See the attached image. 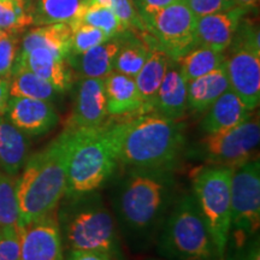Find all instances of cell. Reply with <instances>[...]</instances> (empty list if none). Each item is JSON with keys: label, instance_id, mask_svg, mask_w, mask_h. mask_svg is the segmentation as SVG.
<instances>
[{"label": "cell", "instance_id": "cell-41", "mask_svg": "<svg viewBox=\"0 0 260 260\" xmlns=\"http://www.w3.org/2000/svg\"><path fill=\"white\" fill-rule=\"evenodd\" d=\"M10 80L0 77V116H4L10 99Z\"/></svg>", "mask_w": 260, "mask_h": 260}, {"label": "cell", "instance_id": "cell-31", "mask_svg": "<svg viewBox=\"0 0 260 260\" xmlns=\"http://www.w3.org/2000/svg\"><path fill=\"white\" fill-rule=\"evenodd\" d=\"M31 25L34 18L29 0H0V30L18 34Z\"/></svg>", "mask_w": 260, "mask_h": 260}, {"label": "cell", "instance_id": "cell-22", "mask_svg": "<svg viewBox=\"0 0 260 260\" xmlns=\"http://www.w3.org/2000/svg\"><path fill=\"white\" fill-rule=\"evenodd\" d=\"M229 89L225 61L216 70L187 82L188 110L197 113L206 112L225 90Z\"/></svg>", "mask_w": 260, "mask_h": 260}, {"label": "cell", "instance_id": "cell-3", "mask_svg": "<svg viewBox=\"0 0 260 260\" xmlns=\"http://www.w3.org/2000/svg\"><path fill=\"white\" fill-rule=\"evenodd\" d=\"M69 132L65 128L46 147L28 157L16 181L21 228L58 209L67 189Z\"/></svg>", "mask_w": 260, "mask_h": 260}, {"label": "cell", "instance_id": "cell-43", "mask_svg": "<svg viewBox=\"0 0 260 260\" xmlns=\"http://www.w3.org/2000/svg\"><path fill=\"white\" fill-rule=\"evenodd\" d=\"M148 260H165V259H148Z\"/></svg>", "mask_w": 260, "mask_h": 260}, {"label": "cell", "instance_id": "cell-32", "mask_svg": "<svg viewBox=\"0 0 260 260\" xmlns=\"http://www.w3.org/2000/svg\"><path fill=\"white\" fill-rule=\"evenodd\" d=\"M69 25L71 28L70 54L83 53V52L110 40V38L103 30L87 23H83V22L74 21L69 23Z\"/></svg>", "mask_w": 260, "mask_h": 260}, {"label": "cell", "instance_id": "cell-4", "mask_svg": "<svg viewBox=\"0 0 260 260\" xmlns=\"http://www.w3.org/2000/svg\"><path fill=\"white\" fill-rule=\"evenodd\" d=\"M187 146L186 124L157 112L124 121L119 149L123 167L175 170Z\"/></svg>", "mask_w": 260, "mask_h": 260}, {"label": "cell", "instance_id": "cell-45", "mask_svg": "<svg viewBox=\"0 0 260 260\" xmlns=\"http://www.w3.org/2000/svg\"><path fill=\"white\" fill-rule=\"evenodd\" d=\"M2 32H3V30H0V34H2Z\"/></svg>", "mask_w": 260, "mask_h": 260}, {"label": "cell", "instance_id": "cell-40", "mask_svg": "<svg viewBox=\"0 0 260 260\" xmlns=\"http://www.w3.org/2000/svg\"><path fill=\"white\" fill-rule=\"evenodd\" d=\"M67 260H115L105 252L92 251V249H69Z\"/></svg>", "mask_w": 260, "mask_h": 260}, {"label": "cell", "instance_id": "cell-5", "mask_svg": "<svg viewBox=\"0 0 260 260\" xmlns=\"http://www.w3.org/2000/svg\"><path fill=\"white\" fill-rule=\"evenodd\" d=\"M57 218L61 239L69 249L105 252L122 259V246L113 213L98 191L64 197Z\"/></svg>", "mask_w": 260, "mask_h": 260}, {"label": "cell", "instance_id": "cell-37", "mask_svg": "<svg viewBox=\"0 0 260 260\" xmlns=\"http://www.w3.org/2000/svg\"><path fill=\"white\" fill-rule=\"evenodd\" d=\"M188 8L199 18L203 16L226 11L234 8V0H184Z\"/></svg>", "mask_w": 260, "mask_h": 260}, {"label": "cell", "instance_id": "cell-42", "mask_svg": "<svg viewBox=\"0 0 260 260\" xmlns=\"http://www.w3.org/2000/svg\"><path fill=\"white\" fill-rule=\"evenodd\" d=\"M259 2L260 0H234V5L237 6V8L246 10L248 12L249 10L258 9Z\"/></svg>", "mask_w": 260, "mask_h": 260}, {"label": "cell", "instance_id": "cell-33", "mask_svg": "<svg viewBox=\"0 0 260 260\" xmlns=\"http://www.w3.org/2000/svg\"><path fill=\"white\" fill-rule=\"evenodd\" d=\"M84 3L105 6L129 27L145 31L144 23H142L141 17H140L133 0H84Z\"/></svg>", "mask_w": 260, "mask_h": 260}, {"label": "cell", "instance_id": "cell-27", "mask_svg": "<svg viewBox=\"0 0 260 260\" xmlns=\"http://www.w3.org/2000/svg\"><path fill=\"white\" fill-rule=\"evenodd\" d=\"M10 96L29 98L52 102L56 99L58 92L47 81L39 77L37 74L21 65H14L10 76Z\"/></svg>", "mask_w": 260, "mask_h": 260}, {"label": "cell", "instance_id": "cell-9", "mask_svg": "<svg viewBox=\"0 0 260 260\" xmlns=\"http://www.w3.org/2000/svg\"><path fill=\"white\" fill-rule=\"evenodd\" d=\"M260 226V161L255 157L234 169L230 199V230L226 248L240 249Z\"/></svg>", "mask_w": 260, "mask_h": 260}, {"label": "cell", "instance_id": "cell-24", "mask_svg": "<svg viewBox=\"0 0 260 260\" xmlns=\"http://www.w3.org/2000/svg\"><path fill=\"white\" fill-rule=\"evenodd\" d=\"M46 48L67 58L71 52V28L68 23L37 25L29 29L22 38L19 52L34 48Z\"/></svg>", "mask_w": 260, "mask_h": 260}, {"label": "cell", "instance_id": "cell-29", "mask_svg": "<svg viewBox=\"0 0 260 260\" xmlns=\"http://www.w3.org/2000/svg\"><path fill=\"white\" fill-rule=\"evenodd\" d=\"M76 21L83 22L103 30L110 39L129 30L128 24L121 21L110 9L98 4H86Z\"/></svg>", "mask_w": 260, "mask_h": 260}, {"label": "cell", "instance_id": "cell-1", "mask_svg": "<svg viewBox=\"0 0 260 260\" xmlns=\"http://www.w3.org/2000/svg\"><path fill=\"white\" fill-rule=\"evenodd\" d=\"M112 189V213L118 232L132 247L142 249L157 239L177 199L175 172L125 167Z\"/></svg>", "mask_w": 260, "mask_h": 260}, {"label": "cell", "instance_id": "cell-10", "mask_svg": "<svg viewBox=\"0 0 260 260\" xmlns=\"http://www.w3.org/2000/svg\"><path fill=\"white\" fill-rule=\"evenodd\" d=\"M197 19L186 2L182 0L141 21L145 31L154 39L158 47L170 59L177 61L195 47Z\"/></svg>", "mask_w": 260, "mask_h": 260}, {"label": "cell", "instance_id": "cell-28", "mask_svg": "<svg viewBox=\"0 0 260 260\" xmlns=\"http://www.w3.org/2000/svg\"><path fill=\"white\" fill-rule=\"evenodd\" d=\"M224 61H225L224 52L214 51L203 46H195L188 51L183 57H181L177 60V64L182 75L188 82L216 70Z\"/></svg>", "mask_w": 260, "mask_h": 260}, {"label": "cell", "instance_id": "cell-18", "mask_svg": "<svg viewBox=\"0 0 260 260\" xmlns=\"http://www.w3.org/2000/svg\"><path fill=\"white\" fill-rule=\"evenodd\" d=\"M187 110V81L177 61L171 59L155 96L153 112L169 119L181 121L186 116Z\"/></svg>", "mask_w": 260, "mask_h": 260}, {"label": "cell", "instance_id": "cell-15", "mask_svg": "<svg viewBox=\"0 0 260 260\" xmlns=\"http://www.w3.org/2000/svg\"><path fill=\"white\" fill-rule=\"evenodd\" d=\"M246 14V10L234 6L226 11L199 17L195 28V46L225 52L232 44L240 21Z\"/></svg>", "mask_w": 260, "mask_h": 260}, {"label": "cell", "instance_id": "cell-26", "mask_svg": "<svg viewBox=\"0 0 260 260\" xmlns=\"http://www.w3.org/2000/svg\"><path fill=\"white\" fill-rule=\"evenodd\" d=\"M84 0H35L31 4L34 25L71 23L82 11Z\"/></svg>", "mask_w": 260, "mask_h": 260}, {"label": "cell", "instance_id": "cell-2", "mask_svg": "<svg viewBox=\"0 0 260 260\" xmlns=\"http://www.w3.org/2000/svg\"><path fill=\"white\" fill-rule=\"evenodd\" d=\"M123 122L98 128L70 129L68 139L67 189L64 197L98 191L111 180L119 164Z\"/></svg>", "mask_w": 260, "mask_h": 260}, {"label": "cell", "instance_id": "cell-12", "mask_svg": "<svg viewBox=\"0 0 260 260\" xmlns=\"http://www.w3.org/2000/svg\"><path fill=\"white\" fill-rule=\"evenodd\" d=\"M229 88L246 107L254 111L260 103V54L249 50H230L225 56Z\"/></svg>", "mask_w": 260, "mask_h": 260}, {"label": "cell", "instance_id": "cell-36", "mask_svg": "<svg viewBox=\"0 0 260 260\" xmlns=\"http://www.w3.org/2000/svg\"><path fill=\"white\" fill-rule=\"evenodd\" d=\"M0 260H21V230H0Z\"/></svg>", "mask_w": 260, "mask_h": 260}, {"label": "cell", "instance_id": "cell-6", "mask_svg": "<svg viewBox=\"0 0 260 260\" xmlns=\"http://www.w3.org/2000/svg\"><path fill=\"white\" fill-rule=\"evenodd\" d=\"M155 243L157 253L165 260H218L212 235L193 193L175 200Z\"/></svg>", "mask_w": 260, "mask_h": 260}, {"label": "cell", "instance_id": "cell-25", "mask_svg": "<svg viewBox=\"0 0 260 260\" xmlns=\"http://www.w3.org/2000/svg\"><path fill=\"white\" fill-rule=\"evenodd\" d=\"M121 46L113 61V71L135 77L144 67L149 53V45L144 37V31L135 28L119 35Z\"/></svg>", "mask_w": 260, "mask_h": 260}, {"label": "cell", "instance_id": "cell-14", "mask_svg": "<svg viewBox=\"0 0 260 260\" xmlns=\"http://www.w3.org/2000/svg\"><path fill=\"white\" fill-rule=\"evenodd\" d=\"M107 116L104 80L80 79L75 93L73 113L67 128H98L106 122Z\"/></svg>", "mask_w": 260, "mask_h": 260}, {"label": "cell", "instance_id": "cell-19", "mask_svg": "<svg viewBox=\"0 0 260 260\" xmlns=\"http://www.w3.org/2000/svg\"><path fill=\"white\" fill-rule=\"evenodd\" d=\"M206 112L200 123V130L204 134L235 128L253 116V111L247 109L241 99L230 88L225 90Z\"/></svg>", "mask_w": 260, "mask_h": 260}, {"label": "cell", "instance_id": "cell-7", "mask_svg": "<svg viewBox=\"0 0 260 260\" xmlns=\"http://www.w3.org/2000/svg\"><path fill=\"white\" fill-rule=\"evenodd\" d=\"M233 172L232 168L203 165L190 175L191 193L212 235L218 260H224L229 239Z\"/></svg>", "mask_w": 260, "mask_h": 260}, {"label": "cell", "instance_id": "cell-17", "mask_svg": "<svg viewBox=\"0 0 260 260\" xmlns=\"http://www.w3.org/2000/svg\"><path fill=\"white\" fill-rule=\"evenodd\" d=\"M144 37L151 48L144 67L134 77L142 102L141 115L154 111L155 96L171 60L147 31H144Z\"/></svg>", "mask_w": 260, "mask_h": 260}, {"label": "cell", "instance_id": "cell-16", "mask_svg": "<svg viewBox=\"0 0 260 260\" xmlns=\"http://www.w3.org/2000/svg\"><path fill=\"white\" fill-rule=\"evenodd\" d=\"M15 65H21L37 74L58 93L68 92L73 86V71L67 58L46 48L39 47L28 52H18Z\"/></svg>", "mask_w": 260, "mask_h": 260}, {"label": "cell", "instance_id": "cell-38", "mask_svg": "<svg viewBox=\"0 0 260 260\" xmlns=\"http://www.w3.org/2000/svg\"><path fill=\"white\" fill-rule=\"evenodd\" d=\"M182 0H133L140 17L146 18Z\"/></svg>", "mask_w": 260, "mask_h": 260}, {"label": "cell", "instance_id": "cell-35", "mask_svg": "<svg viewBox=\"0 0 260 260\" xmlns=\"http://www.w3.org/2000/svg\"><path fill=\"white\" fill-rule=\"evenodd\" d=\"M19 38L15 32L0 34V77L10 79L19 52Z\"/></svg>", "mask_w": 260, "mask_h": 260}, {"label": "cell", "instance_id": "cell-11", "mask_svg": "<svg viewBox=\"0 0 260 260\" xmlns=\"http://www.w3.org/2000/svg\"><path fill=\"white\" fill-rule=\"evenodd\" d=\"M21 260H63L57 210L21 228Z\"/></svg>", "mask_w": 260, "mask_h": 260}, {"label": "cell", "instance_id": "cell-39", "mask_svg": "<svg viewBox=\"0 0 260 260\" xmlns=\"http://www.w3.org/2000/svg\"><path fill=\"white\" fill-rule=\"evenodd\" d=\"M232 260H260L259 234L252 237L241 248L236 249V254L233 256Z\"/></svg>", "mask_w": 260, "mask_h": 260}, {"label": "cell", "instance_id": "cell-21", "mask_svg": "<svg viewBox=\"0 0 260 260\" xmlns=\"http://www.w3.org/2000/svg\"><path fill=\"white\" fill-rule=\"evenodd\" d=\"M104 89L110 116L141 115L142 102L134 77L112 71L104 79Z\"/></svg>", "mask_w": 260, "mask_h": 260}, {"label": "cell", "instance_id": "cell-13", "mask_svg": "<svg viewBox=\"0 0 260 260\" xmlns=\"http://www.w3.org/2000/svg\"><path fill=\"white\" fill-rule=\"evenodd\" d=\"M6 119L27 136L45 135L59 123V115L52 102L10 96Z\"/></svg>", "mask_w": 260, "mask_h": 260}, {"label": "cell", "instance_id": "cell-8", "mask_svg": "<svg viewBox=\"0 0 260 260\" xmlns=\"http://www.w3.org/2000/svg\"><path fill=\"white\" fill-rule=\"evenodd\" d=\"M259 142V118L251 116L235 128L204 134L193 144L186 146L183 157L210 167L236 169L255 158Z\"/></svg>", "mask_w": 260, "mask_h": 260}, {"label": "cell", "instance_id": "cell-34", "mask_svg": "<svg viewBox=\"0 0 260 260\" xmlns=\"http://www.w3.org/2000/svg\"><path fill=\"white\" fill-rule=\"evenodd\" d=\"M228 50H249L260 54L259 28L255 22L243 16Z\"/></svg>", "mask_w": 260, "mask_h": 260}, {"label": "cell", "instance_id": "cell-30", "mask_svg": "<svg viewBox=\"0 0 260 260\" xmlns=\"http://www.w3.org/2000/svg\"><path fill=\"white\" fill-rule=\"evenodd\" d=\"M16 181L17 178L14 175L0 170V230H21Z\"/></svg>", "mask_w": 260, "mask_h": 260}, {"label": "cell", "instance_id": "cell-20", "mask_svg": "<svg viewBox=\"0 0 260 260\" xmlns=\"http://www.w3.org/2000/svg\"><path fill=\"white\" fill-rule=\"evenodd\" d=\"M121 46V38L110 39L80 54H69L68 64L77 73L80 79L104 80L113 71V61Z\"/></svg>", "mask_w": 260, "mask_h": 260}, {"label": "cell", "instance_id": "cell-44", "mask_svg": "<svg viewBox=\"0 0 260 260\" xmlns=\"http://www.w3.org/2000/svg\"><path fill=\"white\" fill-rule=\"evenodd\" d=\"M18 2H28V0H18Z\"/></svg>", "mask_w": 260, "mask_h": 260}, {"label": "cell", "instance_id": "cell-23", "mask_svg": "<svg viewBox=\"0 0 260 260\" xmlns=\"http://www.w3.org/2000/svg\"><path fill=\"white\" fill-rule=\"evenodd\" d=\"M28 136L0 116V170L17 175L28 159Z\"/></svg>", "mask_w": 260, "mask_h": 260}]
</instances>
